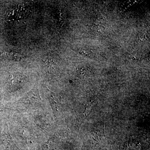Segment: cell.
Returning <instances> with one entry per match:
<instances>
[{"label": "cell", "mask_w": 150, "mask_h": 150, "mask_svg": "<svg viewBox=\"0 0 150 150\" xmlns=\"http://www.w3.org/2000/svg\"><path fill=\"white\" fill-rule=\"evenodd\" d=\"M1 56L15 62L21 61L23 58V56L21 54L14 51L4 52L1 54Z\"/></svg>", "instance_id": "1"}]
</instances>
